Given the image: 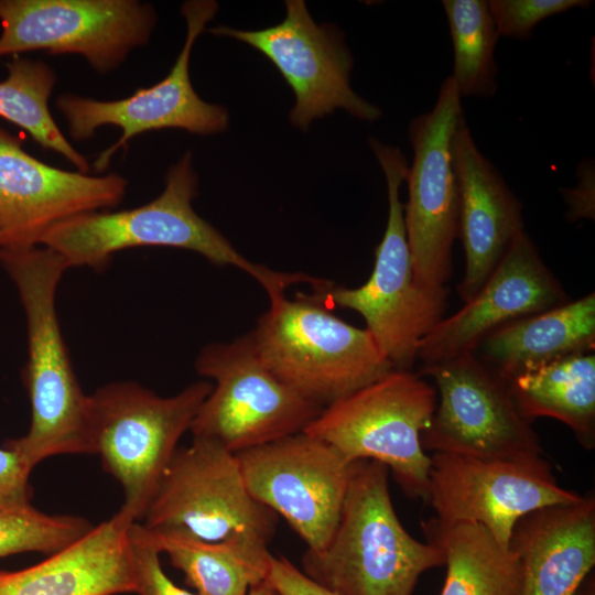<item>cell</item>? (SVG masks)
<instances>
[{
	"instance_id": "34",
	"label": "cell",
	"mask_w": 595,
	"mask_h": 595,
	"mask_svg": "<svg viewBox=\"0 0 595 595\" xmlns=\"http://www.w3.org/2000/svg\"><path fill=\"white\" fill-rule=\"evenodd\" d=\"M575 595H595L594 583H588L587 586L583 588V591L578 589Z\"/></svg>"
},
{
	"instance_id": "18",
	"label": "cell",
	"mask_w": 595,
	"mask_h": 595,
	"mask_svg": "<svg viewBox=\"0 0 595 595\" xmlns=\"http://www.w3.org/2000/svg\"><path fill=\"white\" fill-rule=\"evenodd\" d=\"M566 301L562 284L522 230L475 295L423 337L418 359L428 368L473 354L500 326Z\"/></svg>"
},
{
	"instance_id": "10",
	"label": "cell",
	"mask_w": 595,
	"mask_h": 595,
	"mask_svg": "<svg viewBox=\"0 0 595 595\" xmlns=\"http://www.w3.org/2000/svg\"><path fill=\"white\" fill-rule=\"evenodd\" d=\"M422 374L433 378L439 397L421 435L423 450L487 459L544 456L509 383L475 354L423 368Z\"/></svg>"
},
{
	"instance_id": "3",
	"label": "cell",
	"mask_w": 595,
	"mask_h": 595,
	"mask_svg": "<svg viewBox=\"0 0 595 595\" xmlns=\"http://www.w3.org/2000/svg\"><path fill=\"white\" fill-rule=\"evenodd\" d=\"M388 473L376 461L355 462L331 540L302 556V571L338 595H411L424 572L445 564L437 545L401 524Z\"/></svg>"
},
{
	"instance_id": "2",
	"label": "cell",
	"mask_w": 595,
	"mask_h": 595,
	"mask_svg": "<svg viewBox=\"0 0 595 595\" xmlns=\"http://www.w3.org/2000/svg\"><path fill=\"white\" fill-rule=\"evenodd\" d=\"M197 174L191 152L166 173L163 192L142 206L117 212H89L50 227L39 246L57 252L68 268L102 270L112 256L133 247H172L194 251L217 266H231L257 280L269 296L304 282L302 273L271 270L244 257L193 207Z\"/></svg>"
},
{
	"instance_id": "12",
	"label": "cell",
	"mask_w": 595,
	"mask_h": 595,
	"mask_svg": "<svg viewBox=\"0 0 595 595\" xmlns=\"http://www.w3.org/2000/svg\"><path fill=\"white\" fill-rule=\"evenodd\" d=\"M218 11L214 0H190L181 6L186 22V37L176 61L161 82L136 90L118 100H96L73 94L60 96L56 108L65 117L69 136L76 141L94 137L96 130L110 125L122 130L120 139L102 151L93 164L104 172L111 156L136 136L151 130L181 129L209 136L228 128L225 107L203 100L190 77V58L197 36Z\"/></svg>"
},
{
	"instance_id": "32",
	"label": "cell",
	"mask_w": 595,
	"mask_h": 595,
	"mask_svg": "<svg viewBox=\"0 0 595 595\" xmlns=\"http://www.w3.org/2000/svg\"><path fill=\"white\" fill-rule=\"evenodd\" d=\"M267 581L278 595H338L310 578L283 556L272 555Z\"/></svg>"
},
{
	"instance_id": "8",
	"label": "cell",
	"mask_w": 595,
	"mask_h": 595,
	"mask_svg": "<svg viewBox=\"0 0 595 595\" xmlns=\"http://www.w3.org/2000/svg\"><path fill=\"white\" fill-rule=\"evenodd\" d=\"M195 369L214 383L190 431L235 454L302 432L323 410L264 365L249 333L206 345Z\"/></svg>"
},
{
	"instance_id": "22",
	"label": "cell",
	"mask_w": 595,
	"mask_h": 595,
	"mask_svg": "<svg viewBox=\"0 0 595 595\" xmlns=\"http://www.w3.org/2000/svg\"><path fill=\"white\" fill-rule=\"evenodd\" d=\"M595 347V295L589 293L512 321L488 334L474 353L508 383L550 363ZM473 353V354H474Z\"/></svg>"
},
{
	"instance_id": "33",
	"label": "cell",
	"mask_w": 595,
	"mask_h": 595,
	"mask_svg": "<svg viewBox=\"0 0 595 595\" xmlns=\"http://www.w3.org/2000/svg\"><path fill=\"white\" fill-rule=\"evenodd\" d=\"M248 595H278L274 588L270 585V583L264 580L256 585H253L249 592Z\"/></svg>"
},
{
	"instance_id": "30",
	"label": "cell",
	"mask_w": 595,
	"mask_h": 595,
	"mask_svg": "<svg viewBox=\"0 0 595 595\" xmlns=\"http://www.w3.org/2000/svg\"><path fill=\"white\" fill-rule=\"evenodd\" d=\"M137 595H197L177 586L163 571L161 551L151 531L139 521L129 529Z\"/></svg>"
},
{
	"instance_id": "19",
	"label": "cell",
	"mask_w": 595,
	"mask_h": 595,
	"mask_svg": "<svg viewBox=\"0 0 595 595\" xmlns=\"http://www.w3.org/2000/svg\"><path fill=\"white\" fill-rule=\"evenodd\" d=\"M452 155L458 192L457 236L465 255L457 292L467 302L523 230L522 205L477 148L464 116L452 138Z\"/></svg>"
},
{
	"instance_id": "4",
	"label": "cell",
	"mask_w": 595,
	"mask_h": 595,
	"mask_svg": "<svg viewBox=\"0 0 595 595\" xmlns=\"http://www.w3.org/2000/svg\"><path fill=\"white\" fill-rule=\"evenodd\" d=\"M369 145L385 174L388 193L387 225L376 248L372 272L357 288L321 280L309 295L326 307L360 314L393 368L411 370L421 340L444 317L447 290L426 289L414 279L400 199V186L409 167L403 153L375 138L369 139Z\"/></svg>"
},
{
	"instance_id": "6",
	"label": "cell",
	"mask_w": 595,
	"mask_h": 595,
	"mask_svg": "<svg viewBox=\"0 0 595 595\" xmlns=\"http://www.w3.org/2000/svg\"><path fill=\"white\" fill-rule=\"evenodd\" d=\"M213 388L199 380L171 397L134 381H116L89 394L94 454L122 487L119 509L143 519L178 442Z\"/></svg>"
},
{
	"instance_id": "1",
	"label": "cell",
	"mask_w": 595,
	"mask_h": 595,
	"mask_svg": "<svg viewBox=\"0 0 595 595\" xmlns=\"http://www.w3.org/2000/svg\"><path fill=\"white\" fill-rule=\"evenodd\" d=\"M0 263L13 281L28 329L24 381L31 404L28 432L7 447L34 467L63 454H94L89 394L74 371L56 312L58 283L69 268L44 246L0 248Z\"/></svg>"
},
{
	"instance_id": "11",
	"label": "cell",
	"mask_w": 595,
	"mask_h": 595,
	"mask_svg": "<svg viewBox=\"0 0 595 595\" xmlns=\"http://www.w3.org/2000/svg\"><path fill=\"white\" fill-rule=\"evenodd\" d=\"M461 95L448 76L432 110L409 126L413 151L408 167V202L403 215L415 281L445 289L452 272V250L458 231V192L452 138L464 116Z\"/></svg>"
},
{
	"instance_id": "15",
	"label": "cell",
	"mask_w": 595,
	"mask_h": 595,
	"mask_svg": "<svg viewBox=\"0 0 595 595\" xmlns=\"http://www.w3.org/2000/svg\"><path fill=\"white\" fill-rule=\"evenodd\" d=\"M250 494L320 551L338 523L354 463L299 432L236 454Z\"/></svg>"
},
{
	"instance_id": "31",
	"label": "cell",
	"mask_w": 595,
	"mask_h": 595,
	"mask_svg": "<svg viewBox=\"0 0 595 595\" xmlns=\"http://www.w3.org/2000/svg\"><path fill=\"white\" fill-rule=\"evenodd\" d=\"M32 469L17 452L0 447V510L32 505Z\"/></svg>"
},
{
	"instance_id": "17",
	"label": "cell",
	"mask_w": 595,
	"mask_h": 595,
	"mask_svg": "<svg viewBox=\"0 0 595 595\" xmlns=\"http://www.w3.org/2000/svg\"><path fill=\"white\" fill-rule=\"evenodd\" d=\"M127 185L117 173L89 175L51 166L0 127V248L39 246L56 223L120 204Z\"/></svg>"
},
{
	"instance_id": "20",
	"label": "cell",
	"mask_w": 595,
	"mask_h": 595,
	"mask_svg": "<svg viewBox=\"0 0 595 595\" xmlns=\"http://www.w3.org/2000/svg\"><path fill=\"white\" fill-rule=\"evenodd\" d=\"M509 549L521 566L520 595H575L595 564L594 496L524 515Z\"/></svg>"
},
{
	"instance_id": "9",
	"label": "cell",
	"mask_w": 595,
	"mask_h": 595,
	"mask_svg": "<svg viewBox=\"0 0 595 595\" xmlns=\"http://www.w3.org/2000/svg\"><path fill=\"white\" fill-rule=\"evenodd\" d=\"M277 518L248 490L235 453L193 436L188 446L176 450L142 524L208 542L246 540L268 547Z\"/></svg>"
},
{
	"instance_id": "14",
	"label": "cell",
	"mask_w": 595,
	"mask_h": 595,
	"mask_svg": "<svg viewBox=\"0 0 595 595\" xmlns=\"http://www.w3.org/2000/svg\"><path fill=\"white\" fill-rule=\"evenodd\" d=\"M285 8V18L264 29L221 25L209 32L250 45L277 67L295 96L289 113L295 128L306 131L313 120L336 109L359 120H378L381 110L350 86L354 60L343 33L335 25L316 24L303 0H286Z\"/></svg>"
},
{
	"instance_id": "25",
	"label": "cell",
	"mask_w": 595,
	"mask_h": 595,
	"mask_svg": "<svg viewBox=\"0 0 595 595\" xmlns=\"http://www.w3.org/2000/svg\"><path fill=\"white\" fill-rule=\"evenodd\" d=\"M150 530V529H149ZM161 553L197 595H248L267 580L272 554L246 540L208 542L181 531L150 530Z\"/></svg>"
},
{
	"instance_id": "28",
	"label": "cell",
	"mask_w": 595,
	"mask_h": 595,
	"mask_svg": "<svg viewBox=\"0 0 595 595\" xmlns=\"http://www.w3.org/2000/svg\"><path fill=\"white\" fill-rule=\"evenodd\" d=\"M94 526L85 518L47 515L32 505L0 510V558L40 552L57 553L72 545Z\"/></svg>"
},
{
	"instance_id": "7",
	"label": "cell",
	"mask_w": 595,
	"mask_h": 595,
	"mask_svg": "<svg viewBox=\"0 0 595 595\" xmlns=\"http://www.w3.org/2000/svg\"><path fill=\"white\" fill-rule=\"evenodd\" d=\"M436 402L434 386L411 370L393 369L324 407L303 432L348 463L385 465L408 497L425 501L431 456L424 453L421 435Z\"/></svg>"
},
{
	"instance_id": "13",
	"label": "cell",
	"mask_w": 595,
	"mask_h": 595,
	"mask_svg": "<svg viewBox=\"0 0 595 595\" xmlns=\"http://www.w3.org/2000/svg\"><path fill=\"white\" fill-rule=\"evenodd\" d=\"M155 23L154 8L137 0H0V57L78 54L107 74L149 41Z\"/></svg>"
},
{
	"instance_id": "16",
	"label": "cell",
	"mask_w": 595,
	"mask_h": 595,
	"mask_svg": "<svg viewBox=\"0 0 595 595\" xmlns=\"http://www.w3.org/2000/svg\"><path fill=\"white\" fill-rule=\"evenodd\" d=\"M562 487L544 456L487 459L434 453L425 501L444 522H476L509 549L516 522L541 507L578 501Z\"/></svg>"
},
{
	"instance_id": "26",
	"label": "cell",
	"mask_w": 595,
	"mask_h": 595,
	"mask_svg": "<svg viewBox=\"0 0 595 595\" xmlns=\"http://www.w3.org/2000/svg\"><path fill=\"white\" fill-rule=\"evenodd\" d=\"M7 78L0 82V117L24 129L43 149L68 160L79 172L90 166L56 125L48 99L56 75L46 63L14 56L7 63Z\"/></svg>"
},
{
	"instance_id": "29",
	"label": "cell",
	"mask_w": 595,
	"mask_h": 595,
	"mask_svg": "<svg viewBox=\"0 0 595 595\" xmlns=\"http://www.w3.org/2000/svg\"><path fill=\"white\" fill-rule=\"evenodd\" d=\"M589 0H490L489 10L499 36L530 40L542 20L573 8H588Z\"/></svg>"
},
{
	"instance_id": "21",
	"label": "cell",
	"mask_w": 595,
	"mask_h": 595,
	"mask_svg": "<svg viewBox=\"0 0 595 595\" xmlns=\"http://www.w3.org/2000/svg\"><path fill=\"white\" fill-rule=\"evenodd\" d=\"M136 522L117 511L66 549L18 571H0V595L134 593L129 541Z\"/></svg>"
},
{
	"instance_id": "23",
	"label": "cell",
	"mask_w": 595,
	"mask_h": 595,
	"mask_svg": "<svg viewBox=\"0 0 595 595\" xmlns=\"http://www.w3.org/2000/svg\"><path fill=\"white\" fill-rule=\"evenodd\" d=\"M422 530L426 541L445 555L446 576L440 595H520L518 558L482 524L432 517L422 522Z\"/></svg>"
},
{
	"instance_id": "24",
	"label": "cell",
	"mask_w": 595,
	"mask_h": 595,
	"mask_svg": "<svg viewBox=\"0 0 595 595\" xmlns=\"http://www.w3.org/2000/svg\"><path fill=\"white\" fill-rule=\"evenodd\" d=\"M524 419L547 416L567 425L585 450L595 447V355H573L512 379Z\"/></svg>"
},
{
	"instance_id": "27",
	"label": "cell",
	"mask_w": 595,
	"mask_h": 595,
	"mask_svg": "<svg viewBox=\"0 0 595 595\" xmlns=\"http://www.w3.org/2000/svg\"><path fill=\"white\" fill-rule=\"evenodd\" d=\"M454 48L451 76L461 97H493L498 88V32L486 0H443Z\"/></svg>"
},
{
	"instance_id": "5",
	"label": "cell",
	"mask_w": 595,
	"mask_h": 595,
	"mask_svg": "<svg viewBox=\"0 0 595 595\" xmlns=\"http://www.w3.org/2000/svg\"><path fill=\"white\" fill-rule=\"evenodd\" d=\"M269 299L249 333L253 346L278 378L323 408L394 369L366 328L348 324L309 294Z\"/></svg>"
}]
</instances>
